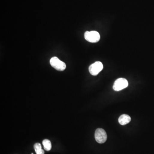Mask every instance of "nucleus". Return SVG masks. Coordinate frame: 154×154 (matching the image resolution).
<instances>
[{"instance_id":"1","label":"nucleus","mask_w":154,"mask_h":154,"mask_svg":"<svg viewBox=\"0 0 154 154\" xmlns=\"http://www.w3.org/2000/svg\"><path fill=\"white\" fill-rule=\"evenodd\" d=\"M50 63L51 66L54 68L59 71H63L66 68L65 63L61 61L57 57H54L52 58L50 61Z\"/></svg>"},{"instance_id":"2","label":"nucleus","mask_w":154,"mask_h":154,"mask_svg":"<svg viewBox=\"0 0 154 154\" xmlns=\"http://www.w3.org/2000/svg\"><path fill=\"white\" fill-rule=\"evenodd\" d=\"M84 37L86 40L88 42L95 43L99 41L100 36L99 34L96 31H86L84 34Z\"/></svg>"},{"instance_id":"3","label":"nucleus","mask_w":154,"mask_h":154,"mask_svg":"<svg viewBox=\"0 0 154 154\" xmlns=\"http://www.w3.org/2000/svg\"><path fill=\"white\" fill-rule=\"evenodd\" d=\"M95 139L99 144H103L107 139V135L105 131L102 129H98L95 134Z\"/></svg>"},{"instance_id":"4","label":"nucleus","mask_w":154,"mask_h":154,"mask_svg":"<svg viewBox=\"0 0 154 154\" xmlns=\"http://www.w3.org/2000/svg\"><path fill=\"white\" fill-rule=\"evenodd\" d=\"M129 83L127 80L124 78L117 79L114 84L113 89L116 91L121 90L128 87Z\"/></svg>"},{"instance_id":"5","label":"nucleus","mask_w":154,"mask_h":154,"mask_svg":"<svg viewBox=\"0 0 154 154\" xmlns=\"http://www.w3.org/2000/svg\"><path fill=\"white\" fill-rule=\"evenodd\" d=\"M103 69V65L102 62L97 61L92 64L89 67L90 73L93 76H97Z\"/></svg>"},{"instance_id":"6","label":"nucleus","mask_w":154,"mask_h":154,"mask_svg":"<svg viewBox=\"0 0 154 154\" xmlns=\"http://www.w3.org/2000/svg\"><path fill=\"white\" fill-rule=\"evenodd\" d=\"M131 118L127 114H123L119 117L118 121L120 124L126 125L127 124L131 121Z\"/></svg>"},{"instance_id":"7","label":"nucleus","mask_w":154,"mask_h":154,"mask_svg":"<svg viewBox=\"0 0 154 154\" xmlns=\"http://www.w3.org/2000/svg\"><path fill=\"white\" fill-rule=\"evenodd\" d=\"M43 144L45 150L49 151L52 149V144L50 141L48 139H45L43 141Z\"/></svg>"},{"instance_id":"8","label":"nucleus","mask_w":154,"mask_h":154,"mask_svg":"<svg viewBox=\"0 0 154 154\" xmlns=\"http://www.w3.org/2000/svg\"><path fill=\"white\" fill-rule=\"evenodd\" d=\"M34 149L36 154H44V151L42 149L41 145L40 143H36L34 145Z\"/></svg>"},{"instance_id":"9","label":"nucleus","mask_w":154,"mask_h":154,"mask_svg":"<svg viewBox=\"0 0 154 154\" xmlns=\"http://www.w3.org/2000/svg\"><path fill=\"white\" fill-rule=\"evenodd\" d=\"M31 154H33V153H32Z\"/></svg>"}]
</instances>
